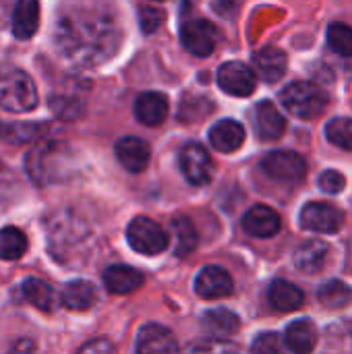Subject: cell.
<instances>
[{"label":"cell","mask_w":352,"mask_h":354,"mask_svg":"<svg viewBox=\"0 0 352 354\" xmlns=\"http://www.w3.org/2000/svg\"><path fill=\"white\" fill-rule=\"evenodd\" d=\"M280 216L268 205H253L243 216V228L247 234L257 239H270L280 232Z\"/></svg>","instance_id":"cell-15"},{"label":"cell","mask_w":352,"mask_h":354,"mask_svg":"<svg viewBox=\"0 0 352 354\" xmlns=\"http://www.w3.org/2000/svg\"><path fill=\"white\" fill-rule=\"evenodd\" d=\"M170 230L174 234V241H176V255L183 257V255H189L195 247H197V230L193 226V222L187 218V216H180V218H174L172 224H170Z\"/></svg>","instance_id":"cell-28"},{"label":"cell","mask_w":352,"mask_h":354,"mask_svg":"<svg viewBox=\"0 0 352 354\" xmlns=\"http://www.w3.org/2000/svg\"><path fill=\"white\" fill-rule=\"evenodd\" d=\"M180 41L193 56L205 58L218 44V29L207 19H187L180 27Z\"/></svg>","instance_id":"cell-7"},{"label":"cell","mask_w":352,"mask_h":354,"mask_svg":"<svg viewBox=\"0 0 352 354\" xmlns=\"http://www.w3.org/2000/svg\"><path fill=\"white\" fill-rule=\"evenodd\" d=\"M317 338H319L317 328L309 319L293 322L286 328V334H284L286 348L293 354H311L317 346Z\"/></svg>","instance_id":"cell-18"},{"label":"cell","mask_w":352,"mask_h":354,"mask_svg":"<svg viewBox=\"0 0 352 354\" xmlns=\"http://www.w3.org/2000/svg\"><path fill=\"white\" fill-rule=\"evenodd\" d=\"M317 299L326 309L338 311V309H344L352 303V288L342 280H330L319 288Z\"/></svg>","instance_id":"cell-27"},{"label":"cell","mask_w":352,"mask_h":354,"mask_svg":"<svg viewBox=\"0 0 352 354\" xmlns=\"http://www.w3.org/2000/svg\"><path fill=\"white\" fill-rule=\"evenodd\" d=\"M253 124H255L257 135L263 141H276L286 131V118L280 114V110L270 100H263L255 106Z\"/></svg>","instance_id":"cell-14"},{"label":"cell","mask_w":352,"mask_h":354,"mask_svg":"<svg viewBox=\"0 0 352 354\" xmlns=\"http://www.w3.org/2000/svg\"><path fill=\"white\" fill-rule=\"evenodd\" d=\"M79 354H114V346L108 340H93L85 344Z\"/></svg>","instance_id":"cell-37"},{"label":"cell","mask_w":352,"mask_h":354,"mask_svg":"<svg viewBox=\"0 0 352 354\" xmlns=\"http://www.w3.org/2000/svg\"><path fill=\"white\" fill-rule=\"evenodd\" d=\"M344 185H346L344 176H342L340 172H336V170H326V172L319 176V189H322L324 193L336 195V193H340V191L344 189Z\"/></svg>","instance_id":"cell-36"},{"label":"cell","mask_w":352,"mask_h":354,"mask_svg":"<svg viewBox=\"0 0 352 354\" xmlns=\"http://www.w3.org/2000/svg\"><path fill=\"white\" fill-rule=\"evenodd\" d=\"M21 290H23V297L27 299V303L33 305L35 309L44 311V313H50L58 307L56 290L39 278H27L23 282Z\"/></svg>","instance_id":"cell-25"},{"label":"cell","mask_w":352,"mask_h":354,"mask_svg":"<svg viewBox=\"0 0 352 354\" xmlns=\"http://www.w3.org/2000/svg\"><path fill=\"white\" fill-rule=\"evenodd\" d=\"M33 353V344L29 340H19L8 354H31Z\"/></svg>","instance_id":"cell-38"},{"label":"cell","mask_w":352,"mask_h":354,"mask_svg":"<svg viewBox=\"0 0 352 354\" xmlns=\"http://www.w3.org/2000/svg\"><path fill=\"white\" fill-rule=\"evenodd\" d=\"M251 353L253 354H284L282 340L276 332H263L259 334L253 344H251Z\"/></svg>","instance_id":"cell-33"},{"label":"cell","mask_w":352,"mask_h":354,"mask_svg":"<svg viewBox=\"0 0 352 354\" xmlns=\"http://www.w3.org/2000/svg\"><path fill=\"white\" fill-rule=\"evenodd\" d=\"M286 54L276 46H263L253 54V66L266 83H276L286 73Z\"/></svg>","instance_id":"cell-17"},{"label":"cell","mask_w":352,"mask_h":354,"mask_svg":"<svg viewBox=\"0 0 352 354\" xmlns=\"http://www.w3.org/2000/svg\"><path fill=\"white\" fill-rule=\"evenodd\" d=\"M39 25V4L23 0L12 10V33L17 39H29Z\"/></svg>","instance_id":"cell-26"},{"label":"cell","mask_w":352,"mask_h":354,"mask_svg":"<svg viewBox=\"0 0 352 354\" xmlns=\"http://www.w3.org/2000/svg\"><path fill=\"white\" fill-rule=\"evenodd\" d=\"M201 328L212 336V340H220L224 342L226 338L234 336L241 328L239 317L228 311V309H212L205 311L201 317Z\"/></svg>","instance_id":"cell-19"},{"label":"cell","mask_w":352,"mask_h":354,"mask_svg":"<svg viewBox=\"0 0 352 354\" xmlns=\"http://www.w3.org/2000/svg\"><path fill=\"white\" fill-rule=\"evenodd\" d=\"M180 170L191 185H207L214 176V164L201 143H187L180 149Z\"/></svg>","instance_id":"cell-8"},{"label":"cell","mask_w":352,"mask_h":354,"mask_svg":"<svg viewBox=\"0 0 352 354\" xmlns=\"http://www.w3.org/2000/svg\"><path fill=\"white\" fill-rule=\"evenodd\" d=\"M114 149H116L118 162L129 172H143L151 158V149H149L147 141H143L139 137H122Z\"/></svg>","instance_id":"cell-16"},{"label":"cell","mask_w":352,"mask_h":354,"mask_svg":"<svg viewBox=\"0 0 352 354\" xmlns=\"http://www.w3.org/2000/svg\"><path fill=\"white\" fill-rule=\"evenodd\" d=\"M210 141H212L214 149H218L222 153H232L245 143V129L237 120H230V118L220 120L218 124L212 127Z\"/></svg>","instance_id":"cell-20"},{"label":"cell","mask_w":352,"mask_h":354,"mask_svg":"<svg viewBox=\"0 0 352 354\" xmlns=\"http://www.w3.org/2000/svg\"><path fill=\"white\" fill-rule=\"evenodd\" d=\"M261 168L270 178L280 183H299L307 174V164L303 156L288 149H278L268 153L261 160Z\"/></svg>","instance_id":"cell-6"},{"label":"cell","mask_w":352,"mask_h":354,"mask_svg":"<svg viewBox=\"0 0 352 354\" xmlns=\"http://www.w3.org/2000/svg\"><path fill=\"white\" fill-rule=\"evenodd\" d=\"M232 290H234V282L224 268L207 266L195 278V292L201 299H210V301L224 299V297H230Z\"/></svg>","instance_id":"cell-11"},{"label":"cell","mask_w":352,"mask_h":354,"mask_svg":"<svg viewBox=\"0 0 352 354\" xmlns=\"http://www.w3.org/2000/svg\"><path fill=\"white\" fill-rule=\"evenodd\" d=\"M135 116L145 127H158L168 118V97L160 91H145L135 100Z\"/></svg>","instance_id":"cell-13"},{"label":"cell","mask_w":352,"mask_h":354,"mask_svg":"<svg viewBox=\"0 0 352 354\" xmlns=\"http://www.w3.org/2000/svg\"><path fill=\"white\" fill-rule=\"evenodd\" d=\"M218 85L222 91L237 95V97H247L255 91L257 79L251 66L243 62H224L218 68Z\"/></svg>","instance_id":"cell-9"},{"label":"cell","mask_w":352,"mask_h":354,"mask_svg":"<svg viewBox=\"0 0 352 354\" xmlns=\"http://www.w3.org/2000/svg\"><path fill=\"white\" fill-rule=\"evenodd\" d=\"M48 124L44 122H21V124H0V139L8 143H27L44 135Z\"/></svg>","instance_id":"cell-30"},{"label":"cell","mask_w":352,"mask_h":354,"mask_svg":"<svg viewBox=\"0 0 352 354\" xmlns=\"http://www.w3.org/2000/svg\"><path fill=\"white\" fill-rule=\"evenodd\" d=\"M37 106V89L31 77L10 68L0 73V108L8 112H29Z\"/></svg>","instance_id":"cell-3"},{"label":"cell","mask_w":352,"mask_h":354,"mask_svg":"<svg viewBox=\"0 0 352 354\" xmlns=\"http://www.w3.org/2000/svg\"><path fill=\"white\" fill-rule=\"evenodd\" d=\"M139 23L143 33H154L164 23V12L156 6H141L139 8Z\"/></svg>","instance_id":"cell-35"},{"label":"cell","mask_w":352,"mask_h":354,"mask_svg":"<svg viewBox=\"0 0 352 354\" xmlns=\"http://www.w3.org/2000/svg\"><path fill=\"white\" fill-rule=\"evenodd\" d=\"M98 288L87 282V280H75V282H68L62 290V305L73 309V311H87L91 309L95 303H98Z\"/></svg>","instance_id":"cell-24"},{"label":"cell","mask_w":352,"mask_h":354,"mask_svg":"<svg viewBox=\"0 0 352 354\" xmlns=\"http://www.w3.org/2000/svg\"><path fill=\"white\" fill-rule=\"evenodd\" d=\"M328 251L330 247L319 241V239H311V241H305L297 251H295V268L303 274H317L322 272L324 263H326V257H328Z\"/></svg>","instance_id":"cell-21"},{"label":"cell","mask_w":352,"mask_h":354,"mask_svg":"<svg viewBox=\"0 0 352 354\" xmlns=\"http://www.w3.org/2000/svg\"><path fill=\"white\" fill-rule=\"evenodd\" d=\"M120 44V29L112 15L93 8H75L56 25V48L75 66H100Z\"/></svg>","instance_id":"cell-1"},{"label":"cell","mask_w":352,"mask_h":354,"mask_svg":"<svg viewBox=\"0 0 352 354\" xmlns=\"http://www.w3.org/2000/svg\"><path fill=\"white\" fill-rule=\"evenodd\" d=\"M104 284L114 295H129L143 286V276L129 266H110L104 272Z\"/></svg>","instance_id":"cell-23"},{"label":"cell","mask_w":352,"mask_h":354,"mask_svg":"<svg viewBox=\"0 0 352 354\" xmlns=\"http://www.w3.org/2000/svg\"><path fill=\"white\" fill-rule=\"evenodd\" d=\"M27 174L37 185H50L52 180H60L66 176L68 151L60 149L54 143L41 145L27 153Z\"/></svg>","instance_id":"cell-4"},{"label":"cell","mask_w":352,"mask_h":354,"mask_svg":"<svg viewBox=\"0 0 352 354\" xmlns=\"http://www.w3.org/2000/svg\"><path fill=\"white\" fill-rule=\"evenodd\" d=\"M178 344L172 332L160 324H147L137 336V354H176Z\"/></svg>","instance_id":"cell-12"},{"label":"cell","mask_w":352,"mask_h":354,"mask_svg":"<svg viewBox=\"0 0 352 354\" xmlns=\"http://www.w3.org/2000/svg\"><path fill=\"white\" fill-rule=\"evenodd\" d=\"M328 44L340 56H352V27L344 23H332L328 27Z\"/></svg>","instance_id":"cell-32"},{"label":"cell","mask_w":352,"mask_h":354,"mask_svg":"<svg viewBox=\"0 0 352 354\" xmlns=\"http://www.w3.org/2000/svg\"><path fill=\"white\" fill-rule=\"evenodd\" d=\"M326 139L342 149L352 151V120L351 118H332L326 124Z\"/></svg>","instance_id":"cell-31"},{"label":"cell","mask_w":352,"mask_h":354,"mask_svg":"<svg viewBox=\"0 0 352 354\" xmlns=\"http://www.w3.org/2000/svg\"><path fill=\"white\" fill-rule=\"evenodd\" d=\"M185 354H237L230 344L220 342V340H195L191 342Z\"/></svg>","instance_id":"cell-34"},{"label":"cell","mask_w":352,"mask_h":354,"mask_svg":"<svg viewBox=\"0 0 352 354\" xmlns=\"http://www.w3.org/2000/svg\"><path fill=\"white\" fill-rule=\"evenodd\" d=\"M268 301L274 309L288 313V311H297L303 307L305 295L299 286H295L288 280H274L268 288Z\"/></svg>","instance_id":"cell-22"},{"label":"cell","mask_w":352,"mask_h":354,"mask_svg":"<svg viewBox=\"0 0 352 354\" xmlns=\"http://www.w3.org/2000/svg\"><path fill=\"white\" fill-rule=\"evenodd\" d=\"M342 224H344L342 212L330 203H324V201L307 203L301 212V226L305 230H311V232L334 234L342 228Z\"/></svg>","instance_id":"cell-10"},{"label":"cell","mask_w":352,"mask_h":354,"mask_svg":"<svg viewBox=\"0 0 352 354\" xmlns=\"http://www.w3.org/2000/svg\"><path fill=\"white\" fill-rule=\"evenodd\" d=\"M127 241L141 255H160L168 247V234L158 222L147 216H137L129 224Z\"/></svg>","instance_id":"cell-5"},{"label":"cell","mask_w":352,"mask_h":354,"mask_svg":"<svg viewBox=\"0 0 352 354\" xmlns=\"http://www.w3.org/2000/svg\"><path fill=\"white\" fill-rule=\"evenodd\" d=\"M25 249H27V236L23 234V230L15 226H6L0 230V259L15 261L23 257Z\"/></svg>","instance_id":"cell-29"},{"label":"cell","mask_w":352,"mask_h":354,"mask_svg":"<svg viewBox=\"0 0 352 354\" xmlns=\"http://www.w3.org/2000/svg\"><path fill=\"white\" fill-rule=\"evenodd\" d=\"M280 102L284 104V108L301 118V120H315L322 116V112L326 110V93L307 81H295L290 85H286L280 91Z\"/></svg>","instance_id":"cell-2"}]
</instances>
